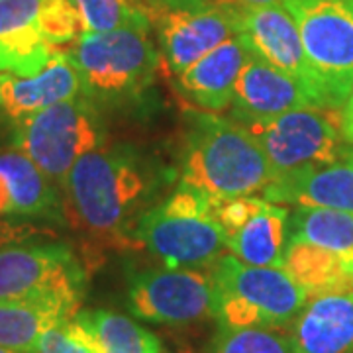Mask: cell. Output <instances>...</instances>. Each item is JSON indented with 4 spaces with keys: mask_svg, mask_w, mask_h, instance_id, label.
Wrapping results in <instances>:
<instances>
[{
    "mask_svg": "<svg viewBox=\"0 0 353 353\" xmlns=\"http://www.w3.org/2000/svg\"><path fill=\"white\" fill-rule=\"evenodd\" d=\"M289 240H301L336 253L353 273V214L330 208L294 206L289 216Z\"/></svg>",
    "mask_w": 353,
    "mask_h": 353,
    "instance_id": "obj_24",
    "label": "cell"
},
{
    "mask_svg": "<svg viewBox=\"0 0 353 353\" xmlns=\"http://www.w3.org/2000/svg\"><path fill=\"white\" fill-rule=\"evenodd\" d=\"M106 141L102 110L87 97L57 102L14 126V145L61 189L69 171Z\"/></svg>",
    "mask_w": 353,
    "mask_h": 353,
    "instance_id": "obj_6",
    "label": "cell"
},
{
    "mask_svg": "<svg viewBox=\"0 0 353 353\" xmlns=\"http://www.w3.org/2000/svg\"><path fill=\"white\" fill-rule=\"evenodd\" d=\"M289 208L267 201L248 224L228 234V252L248 265L283 267L289 245Z\"/></svg>",
    "mask_w": 353,
    "mask_h": 353,
    "instance_id": "obj_21",
    "label": "cell"
},
{
    "mask_svg": "<svg viewBox=\"0 0 353 353\" xmlns=\"http://www.w3.org/2000/svg\"><path fill=\"white\" fill-rule=\"evenodd\" d=\"M345 157H347V159H350V161L353 163V148L352 150H347V155H345Z\"/></svg>",
    "mask_w": 353,
    "mask_h": 353,
    "instance_id": "obj_35",
    "label": "cell"
},
{
    "mask_svg": "<svg viewBox=\"0 0 353 353\" xmlns=\"http://www.w3.org/2000/svg\"><path fill=\"white\" fill-rule=\"evenodd\" d=\"M77 322L87 330L101 353H165L161 340L130 316L114 310H79Z\"/></svg>",
    "mask_w": 353,
    "mask_h": 353,
    "instance_id": "obj_23",
    "label": "cell"
},
{
    "mask_svg": "<svg viewBox=\"0 0 353 353\" xmlns=\"http://www.w3.org/2000/svg\"><path fill=\"white\" fill-rule=\"evenodd\" d=\"M340 128H341V136H343V139H345V143L353 145V90H352V94L347 97L345 104L341 106Z\"/></svg>",
    "mask_w": 353,
    "mask_h": 353,
    "instance_id": "obj_31",
    "label": "cell"
},
{
    "mask_svg": "<svg viewBox=\"0 0 353 353\" xmlns=\"http://www.w3.org/2000/svg\"><path fill=\"white\" fill-rule=\"evenodd\" d=\"M0 220L65 222L59 187L18 150L0 153Z\"/></svg>",
    "mask_w": 353,
    "mask_h": 353,
    "instance_id": "obj_13",
    "label": "cell"
},
{
    "mask_svg": "<svg viewBox=\"0 0 353 353\" xmlns=\"http://www.w3.org/2000/svg\"><path fill=\"white\" fill-rule=\"evenodd\" d=\"M145 16L155 30L161 65L175 77L238 36V10L220 0H171Z\"/></svg>",
    "mask_w": 353,
    "mask_h": 353,
    "instance_id": "obj_8",
    "label": "cell"
},
{
    "mask_svg": "<svg viewBox=\"0 0 353 353\" xmlns=\"http://www.w3.org/2000/svg\"><path fill=\"white\" fill-rule=\"evenodd\" d=\"M0 353H22V352H16V350H8V347H0Z\"/></svg>",
    "mask_w": 353,
    "mask_h": 353,
    "instance_id": "obj_34",
    "label": "cell"
},
{
    "mask_svg": "<svg viewBox=\"0 0 353 353\" xmlns=\"http://www.w3.org/2000/svg\"><path fill=\"white\" fill-rule=\"evenodd\" d=\"M250 57L243 41L234 36L176 75V88L202 112L228 110Z\"/></svg>",
    "mask_w": 353,
    "mask_h": 353,
    "instance_id": "obj_17",
    "label": "cell"
},
{
    "mask_svg": "<svg viewBox=\"0 0 353 353\" xmlns=\"http://www.w3.org/2000/svg\"><path fill=\"white\" fill-rule=\"evenodd\" d=\"M206 353H296L289 328H216Z\"/></svg>",
    "mask_w": 353,
    "mask_h": 353,
    "instance_id": "obj_25",
    "label": "cell"
},
{
    "mask_svg": "<svg viewBox=\"0 0 353 353\" xmlns=\"http://www.w3.org/2000/svg\"><path fill=\"white\" fill-rule=\"evenodd\" d=\"M130 314L159 326H189L214 318V285L208 269L150 267L128 279Z\"/></svg>",
    "mask_w": 353,
    "mask_h": 353,
    "instance_id": "obj_9",
    "label": "cell"
},
{
    "mask_svg": "<svg viewBox=\"0 0 353 353\" xmlns=\"http://www.w3.org/2000/svg\"><path fill=\"white\" fill-rule=\"evenodd\" d=\"M238 38L253 57L294 79L318 110H330L322 83L310 65L299 28L283 4L236 6Z\"/></svg>",
    "mask_w": 353,
    "mask_h": 353,
    "instance_id": "obj_12",
    "label": "cell"
},
{
    "mask_svg": "<svg viewBox=\"0 0 353 353\" xmlns=\"http://www.w3.org/2000/svg\"><path fill=\"white\" fill-rule=\"evenodd\" d=\"M85 271L63 241L28 240L0 248V303L61 296L81 303Z\"/></svg>",
    "mask_w": 353,
    "mask_h": 353,
    "instance_id": "obj_10",
    "label": "cell"
},
{
    "mask_svg": "<svg viewBox=\"0 0 353 353\" xmlns=\"http://www.w3.org/2000/svg\"><path fill=\"white\" fill-rule=\"evenodd\" d=\"M326 112L330 110L301 108L261 124L245 126L261 143L273 179L316 165L334 163L347 155L340 120L330 118Z\"/></svg>",
    "mask_w": 353,
    "mask_h": 353,
    "instance_id": "obj_11",
    "label": "cell"
},
{
    "mask_svg": "<svg viewBox=\"0 0 353 353\" xmlns=\"http://www.w3.org/2000/svg\"><path fill=\"white\" fill-rule=\"evenodd\" d=\"M79 10L83 32H112L132 26H152L132 0H71Z\"/></svg>",
    "mask_w": 353,
    "mask_h": 353,
    "instance_id": "obj_26",
    "label": "cell"
},
{
    "mask_svg": "<svg viewBox=\"0 0 353 353\" xmlns=\"http://www.w3.org/2000/svg\"><path fill=\"white\" fill-rule=\"evenodd\" d=\"M265 201L283 206L330 208L353 214V163L340 161L316 165L273 179L263 190Z\"/></svg>",
    "mask_w": 353,
    "mask_h": 353,
    "instance_id": "obj_16",
    "label": "cell"
},
{
    "mask_svg": "<svg viewBox=\"0 0 353 353\" xmlns=\"http://www.w3.org/2000/svg\"><path fill=\"white\" fill-rule=\"evenodd\" d=\"M289 334L296 353H353V290L306 301Z\"/></svg>",
    "mask_w": 353,
    "mask_h": 353,
    "instance_id": "obj_19",
    "label": "cell"
},
{
    "mask_svg": "<svg viewBox=\"0 0 353 353\" xmlns=\"http://www.w3.org/2000/svg\"><path fill=\"white\" fill-rule=\"evenodd\" d=\"M39 26L43 38L53 50L75 43L83 34V22L71 0H43L39 10Z\"/></svg>",
    "mask_w": 353,
    "mask_h": 353,
    "instance_id": "obj_27",
    "label": "cell"
},
{
    "mask_svg": "<svg viewBox=\"0 0 353 353\" xmlns=\"http://www.w3.org/2000/svg\"><path fill=\"white\" fill-rule=\"evenodd\" d=\"M34 353H101L77 318H69L48 330Z\"/></svg>",
    "mask_w": 353,
    "mask_h": 353,
    "instance_id": "obj_28",
    "label": "cell"
},
{
    "mask_svg": "<svg viewBox=\"0 0 353 353\" xmlns=\"http://www.w3.org/2000/svg\"><path fill=\"white\" fill-rule=\"evenodd\" d=\"M322 83L330 110L353 90V0H281Z\"/></svg>",
    "mask_w": 353,
    "mask_h": 353,
    "instance_id": "obj_7",
    "label": "cell"
},
{
    "mask_svg": "<svg viewBox=\"0 0 353 353\" xmlns=\"http://www.w3.org/2000/svg\"><path fill=\"white\" fill-rule=\"evenodd\" d=\"M43 0H0V73L32 77L50 63L55 50L43 38Z\"/></svg>",
    "mask_w": 353,
    "mask_h": 353,
    "instance_id": "obj_18",
    "label": "cell"
},
{
    "mask_svg": "<svg viewBox=\"0 0 353 353\" xmlns=\"http://www.w3.org/2000/svg\"><path fill=\"white\" fill-rule=\"evenodd\" d=\"M81 81L65 50H55L50 63L32 77L0 73V118L14 126L57 102L81 97Z\"/></svg>",
    "mask_w": 353,
    "mask_h": 353,
    "instance_id": "obj_15",
    "label": "cell"
},
{
    "mask_svg": "<svg viewBox=\"0 0 353 353\" xmlns=\"http://www.w3.org/2000/svg\"><path fill=\"white\" fill-rule=\"evenodd\" d=\"M136 6H138L141 12L145 14L150 8H153V6H159V4H165V2H171V0H132Z\"/></svg>",
    "mask_w": 353,
    "mask_h": 353,
    "instance_id": "obj_33",
    "label": "cell"
},
{
    "mask_svg": "<svg viewBox=\"0 0 353 353\" xmlns=\"http://www.w3.org/2000/svg\"><path fill=\"white\" fill-rule=\"evenodd\" d=\"M283 269L306 292L308 301L353 290V273L350 267L336 253L308 241L289 240Z\"/></svg>",
    "mask_w": 353,
    "mask_h": 353,
    "instance_id": "obj_22",
    "label": "cell"
},
{
    "mask_svg": "<svg viewBox=\"0 0 353 353\" xmlns=\"http://www.w3.org/2000/svg\"><path fill=\"white\" fill-rule=\"evenodd\" d=\"M157 176L153 165L130 145H102L83 155L65 179V216L99 236L134 228L153 199Z\"/></svg>",
    "mask_w": 353,
    "mask_h": 353,
    "instance_id": "obj_1",
    "label": "cell"
},
{
    "mask_svg": "<svg viewBox=\"0 0 353 353\" xmlns=\"http://www.w3.org/2000/svg\"><path fill=\"white\" fill-rule=\"evenodd\" d=\"M301 108H314L304 88L294 79L252 55L230 104V118L241 126H252Z\"/></svg>",
    "mask_w": 353,
    "mask_h": 353,
    "instance_id": "obj_14",
    "label": "cell"
},
{
    "mask_svg": "<svg viewBox=\"0 0 353 353\" xmlns=\"http://www.w3.org/2000/svg\"><path fill=\"white\" fill-rule=\"evenodd\" d=\"M81 303L61 296L0 303V347L34 353L41 336L73 318Z\"/></svg>",
    "mask_w": 353,
    "mask_h": 353,
    "instance_id": "obj_20",
    "label": "cell"
},
{
    "mask_svg": "<svg viewBox=\"0 0 353 353\" xmlns=\"http://www.w3.org/2000/svg\"><path fill=\"white\" fill-rule=\"evenodd\" d=\"M39 228L26 224V222H12V220H0V248L14 243V241L36 238Z\"/></svg>",
    "mask_w": 353,
    "mask_h": 353,
    "instance_id": "obj_30",
    "label": "cell"
},
{
    "mask_svg": "<svg viewBox=\"0 0 353 353\" xmlns=\"http://www.w3.org/2000/svg\"><path fill=\"white\" fill-rule=\"evenodd\" d=\"M179 185L210 199L255 194L273 181L261 143L232 118L190 112L181 150Z\"/></svg>",
    "mask_w": 353,
    "mask_h": 353,
    "instance_id": "obj_2",
    "label": "cell"
},
{
    "mask_svg": "<svg viewBox=\"0 0 353 353\" xmlns=\"http://www.w3.org/2000/svg\"><path fill=\"white\" fill-rule=\"evenodd\" d=\"M214 320L230 328H289L308 301L283 267H255L224 253L210 267Z\"/></svg>",
    "mask_w": 353,
    "mask_h": 353,
    "instance_id": "obj_5",
    "label": "cell"
},
{
    "mask_svg": "<svg viewBox=\"0 0 353 353\" xmlns=\"http://www.w3.org/2000/svg\"><path fill=\"white\" fill-rule=\"evenodd\" d=\"M234 6H261V4H281V0H220Z\"/></svg>",
    "mask_w": 353,
    "mask_h": 353,
    "instance_id": "obj_32",
    "label": "cell"
},
{
    "mask_svg": "<svg viewBox=\"0 0 353 353\" xmlns=\"http://www.w3.org/2000/svg\"><path fill=\"white\" fill-rule=\"evenodd\" d=\"M130 234L167 267L208 269L228 250L226 232L214 216V199L185 185L148 208Z\"/></svg>",
    "mask_w": 353,
    "mask_h": 353,
    "instance_id": "obj_4",
    "label": "cell"
},
{
    "mask_svg": "<svg viewBox=\"0 0 353 353\" xmlns=\"http://www.w3.org/2000/svg\"><path fill=\"white\" fill-rule=\"evenodd\" d=\"M265 199L259 196H234V199H214V216L218 224L224 228V232L232 234L248 224L253 216L261 210Z\"/></svg>",
    "mask_w": 353,
    "mask_h": 353,
    "instance_id": "obj_29",
    "label": "cell"
},
{
    "mask_svg": "<svg viewBox=\"0 0 353 353\" xmlns=\"http://www.w3.org/2000/svg\"><path fill=\"white\" fill-rule=\"evenodd\" d=\"M65 53L77 69L83 97L101 110L138 102L150 90L161 65L152 26L83 32Z\"/></svg>",
    "mask_w": 353,
    "mask_h": 353,
    "instance_id": "obj_3",
    "label": "cell"
}]
</instances>
